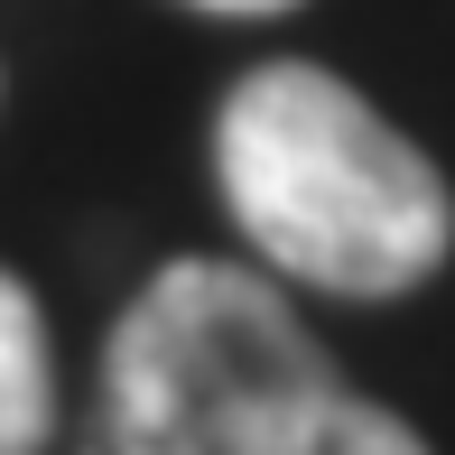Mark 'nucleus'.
Wrapping results in <instances>:
<instances>
[{"instance_id": "f03ea898", "label": "nucleus", "mask_w": 455, "mask_h": 455, "mask_svg": "<svg viewBox=\"0 0 455 455\" xmlns=\"http://www.w3.org/2000/svg\"><path fill=\"white\" fill-rule=\"evenodd\" d=\"M214 177L242 242L270 270L335 298H400L455 251V196L437 158L400 140L325 66H251L223 93Z\"/></svg>"}, {"instance_id": "f257e3e1", "label": "nucleus", "mask_w": 455, "mask_h": 455, "mask_svg": "<svg viewBox=\"0 0 455 455\" xmlns=\"http://www.w3.org/2000/svg\"><path fill=\"white\" fill-rule=\"evenodd\" d=\"M84 455H427L363 400L288 298L233 260H168L102 344Z\"/></svg>"}, {"instance_id": "7ed1b4c3", "label": "nucleus", "mask_w": 455, "mask_h": 455, "mask_svg": "<svg viewBox=\"0 0 455 455\" xmlns=\"http://www.w3.org/2000/svg\"><path fill=\"white\" fill-rule=\"evenodd\" d=\"M56 427V381H47V316L37 298L0 270V455H37Z\"/></svg>"}, {"instance_id": "20e7f679", "label": "nucleus", "mask_w": 455, "mask_h": 455, "mask_svg": "<svg viewBox=\"0 0 455 455\" xmlns=\"http://www.w3.org/2000/svg\"><path fill=\"white\" fill-rule=\"evenodd\" d=\"M196 10H223V19H270V10H298V0H196Z\"/></svg>"}]
</instances>
